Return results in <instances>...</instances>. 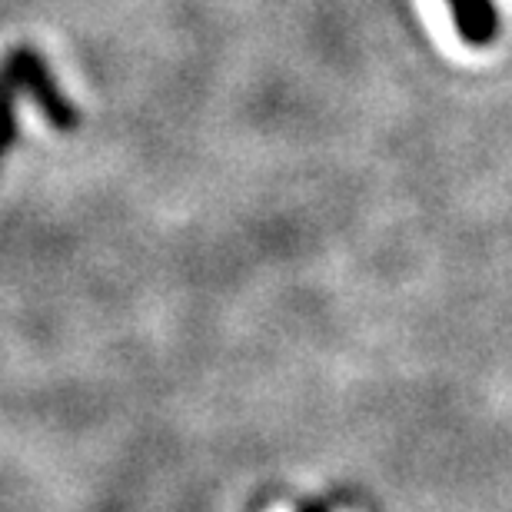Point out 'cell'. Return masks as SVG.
Returning a JSON list of instances; mask_svg holds the SVG:
<instances>
[{
    "label": "cell",
    "instance_id": "cell-4",
    "mask_svg": "<svg viewBox=\"0 0 512 512\" xmlns=\"http://www.w3.org/2000/svg\"><path fill=\"white\" fill-rule=\"evenodd\" d=\"M300 512H330V509H326V506H303Z\"/></svg>",
    "mask_w": 512,
    "mask_h": 512
},
{
    "label": "cell",
    "instance_id": "cell-1",
    "mask_svg": "<svg viewBox=\"0 0 512 512\" xmlns=\"http://www.w3.org/2000/svg\"><path fill=\"white\" fill-rule=\"evenodd\" d=\"M4 74L14 80L20 94H27L30 100H34V104L40 107V114L47 117L50 127L74 130L80 124L77 107L70 104L64 94H60L57 80L50 77L47 64L40 60V54H34V50H27V47L14 50V54L7 57V64H4Z\"/></svg>",
    "mask_w": 512,
    "mask_h": 512
},
{
    "label": "cell",
    "instance_id": "cell-2",
    "mask_svg": "<svg viewBox=\"0 0 512 512\" xmlns=\"http://www.w3.org/2000/svg\"><path fill=\"white\" fill-rule=\"evenodd\" d=\"M459 40L469 47H489L499 34V14L493 0H446Z\"/></svg>",
    "mask_w": 512,
    "mask_h": 512
},
{
    "label": "cell",
    "instance_id": "cell-3",
    "mask_svg": "<svg viewBox=\"0 0 512 512\" xmlns=\"http://www.w3.org/2000/svg\"><path fill=\"white\" fill-rule=\"evenodd\" d=\"M20 94L17 84L0 70V157L14 143V97Z\"/></svg>",
    "mask_w": 512,
    "mask_h": 512
}]
</instances>
